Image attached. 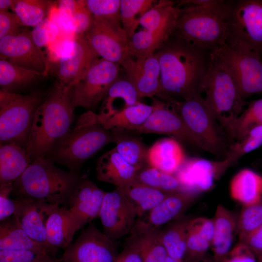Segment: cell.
<instances>
[{
    "mask_svg": "<svg viewBox=\"0 0 262 262\" xmlns=\"http://www.w3.org/2000/svg\"><path fill=\"white\" fill-rule=\"evenodd\" d=\"M16 0H0V11L8 10V8H12Z\"/></svg>",
    "mask_w": 262,
    "mask_h": 262,
    "instance_id": "obj_53",
    "label": "cell"
},
{
    "mask_svg": "<svg viewBox=\"0 0 262 262\" xmlns=\"http://www.w3.org/2000/svg\"><path fill=\"white\" fill-rule=\"evenodd\" d=\"M0 59L46 75L49 70L44 52L34 43L31 32L27 30L0 39Z\"/></svg>",
    "mask_w": 262,
    "mask_h": 262,
    "instance_id": "obj_16",
    "label": "cell"
},
{
    "mask_svg": "<svg viewBox=\"0 0 262 262\" xmlns=\"http://www.w3.org/2000/svg\"><path fill=\"white\" fill-rule=\"evenodd\" d=\"M157 1L153 0H120V19L129 40L136 32L140 18Z\"/></svg>",
    "mask_w": 262,
    "mask_h": 262,
    "instance_id": "obj_39",
    "label": "cell"
},
{
    "mask_svg": "<svg viewBox=\"0 0 262 262\" xmlns=\"http://www.w3.org/2000/svg\"><path fill=\"white\" fill-rule=\"evenodd\" d=\"M139 98L158 96L161 90L160 68L155 53L143 58L127 56L119 64Z\"/></svg>",
    "mask_w": 262,
    "mask_h": 262,
    "instance_id": "obj_20",
    "label": "cell"
},
{
    "mask_svg": "<svg viewBox=\"0 0 262 262\" xmlns=\"http://www.w3.org/2000/svg\"><path fill=\"white\" fill-rule=\"evenodd\" d=\"M160 229L137 236L140 252L143 262H165L168 257L160 236Z\"/></svg>",
    "mask_w": 262,
    "mask_h": 262,
    "instance_id": "obj_41",
    "label": "cell"
},
{
    "mask_svg": "<svg viewBox=\"0 0 262 262\" xmlns=\"http://www.w3.org/2000/svg\"><path fill=\"white\" fill-rule=\"evenodd\" d=\"M13 190V184L0 185V220L2 221L13 215L16 209L15 199L9 197Z\"/></svg>",
    "mask_w": 262,
    "mask_h": 262,
    "instance_id": "obj_49",
    "label": "cell"
},
{
    "mask_svg": "<svg viewBox=\"0 0 262 262\" xmlns=\"http://www.w3.org/2000/svg\"><path fill=\"white\" fill-rule=\"evenodd\" d=\"M121 189L133 205L139 218L155 207L168 194L141 183L135 179Z\"/></svg>",
    "mask_w": 262,
    "mask_h": 262,
    "instance_id": "obj_32",
    "label": "cell"
},
{
    "mask_svg": "<svg viewBox=\"0 0 262 262\" xmlns=\"http://www.w3.org/2000/svg\"><path fill=\"white\" fill-rule=\"evenodd\" d=\"M93 16L121 24L120 0H84Z\"/></svg>",
    "mask_w": 262,
    "mask_h": 262,
    "instance_id": "obj_44",
    "label": "cell"
},
{
    "mask_svg": "<svg viewBox=\"0 0 262 262\" xmlns=\"http://www.w3.org/2000/svg\"><path fill=\"white\" fill-rule=\"evenodd\" d=\"M183 262H215V261L213 256L207 254L200 258Z\"/></svg>",
    "mask_w": 262,
    "mask_h": 262,
    "instance_id": "obj_54",
    "label": "cell"
},
{
    "mask_svg": "<svg viewBox=\"0 0 262 262\" xmlns=\"http://www.w3.org/2000/svg\"><path fill=\"white\" fill-rule=\"evenodd\" d=\"M196 195L183 191L168 193L158 204L136 221L131 236H139L159 229V228L182 213ZM144 216V215H143Z\"/></svg>",
    "mask_w": 262,
    "mask_h": 262,
    "instance_id": "obj_21",
    "label": "cell"
},
{
    "mask_svg": "<svg viewBox=\"0 0 262 262\" xmlns=\"http://www.w3.org/2000/svg\"><path fill=\"white\" fill-rule=\"evenodd\" d=\"M154 108L153 103L148 105L139 101L125 108L101 123L110 131L115 130L131 131L143 125Z\"/></svg>",
    "mask_w": 262,
    "mask_h": 262,
    "instance_id": "obj_34",
    "label": "cell"
},
{
    "mask_svg": "<svg viewBox=\"0 0 262 262\" xmlns=\"http://www.w3.org/2000/svg\"><path fill=\"white\" fill-rule=\"evenodd\" d=\"M228 0L210 6L180 8L173 34L198 48L212 51L227 41Z\"/></svg>",
    "mask_w": 262,
    "mask_h": 262,
    "instance_id": "obj_5",
    "label": "cell"
},
{
    "mask_svg": "<svg viewBox=\"0 0 262 262\" xmlns=\"http://www.w3.org/2000/svg\"><path fill=\"white\" fill-rule=\"evenodd\" d=\"M155 108L145 123L131 131L137 134H166L176 140L200 148L199 143L175 109L169 103L156 98Z\"/></svg>",
    "mask_w": 262,
    "mask_h": 262,
    "instance_id": "obj_15",
    "label": "cell"
},
{
    "mask_svg": "<svg viewBox=\"0 0 262 262\" xmlns=\"http://www.w3.org/2000/svg\"><path fill=\"white\" fill-rule=\"evenodd\" d=\"M139 169L128 163L114 147L98 159L96 171L100 181L123 188L134 180Z\"/></svg>",
    "mask_w": 262,
    "mask_h": 262,
    "instance_id": "obj_24",
    "label": "cell"
},
{
    "mask_svg": "<svg viewBox=\"0 0 262 262\" xmlns=\"http://www.w3.org/2000/svg\"><path fill=\"white\" fill-rule=\"evenodd\" d=\"M0 262H60L48 253L31 250H0Z\"/></svg>",
    "mask_w": 262,
    "mask_h": 262,
    "instance_id": "obj_45",
    "label": "cell"
},
{
    "mask_svg": "<svg viewBox=\"0 0 262 262\" xmlns=\"http://www.w3.org/2000/svg\"><path fill=\"white\" fill-rule=\"evenodd\" d=\"M98 57L84 35H76L72 40L66 41L59 61L58 82L73 86Z\"/></svg>",
    "mask_w": 262,
    "mask_h": 262,
    "instance_id": "obj_17",
    "label": "cell"
},
{
    "mask_svg": "<svg viewBox=\"0 0 262 262\" xmlns=\"http://www.w3.org/2000/svg\"><path fill=\"white\" fill-rule=\"evenodd\" d=\"M189 220H179L165 229L160 230L161 241L169 257L183 261L186 252L187 228Z\"/></svg>",
    "mask_w": 262,
    "mask_h": 262,
    "instance_id": "obj_36",
    "label": "cell"
},
{
    "mask_svg": "<svg viewBox=\"0 0 262 262\" xmlns=\"http://www.w3.org/2000/svg\"><path fill=\"white\" fill-rule=\"evenodd\" d=\"M246 245L256 255L262 254V226L239 242Z\"/></svg>",
    "mask_w": 262,
    "mask_h": 262,
    "instance_id": "obj_52",
    "label": "cell"
},
{
    "mask_svg": "<svg viewBox=\"0 0 262 262\" xmlns=\"http://www.w3.org/2000/svg\"><path fill=\"white\" fill-rule=\"evenodd\" d=\"M45 76L44 73L17 66L6 60H0L1 90L17 93V91L26 87Z\"/></svg>",
    "mask_w": 262,
    "mask_h": 262,
    "instance_id": "obj_33",
    "label": "cell"
},
{
    "mask_svg": "<svg viewBox=\"0 0 262 262\" xmlns=\"http://www.w3.org/2000/svg\"><path fill=\"white\" fill-rule=\"evenodd\" d=\"M257 258L258 262H262V254L256 256Z\"/></svg>",
    "mask_w": 262,
    "mask_h": 262,
    "instance_id": "obj_56",
    "label": "cell"
},
{
    "mask_svg": "<svg viewBox=\"0 0 262 262\" xmlns=\"http://www.w3.org/2000/svg\"><path fill=\"white\" fill-rule=\"evenodd\" d=\"M165 262H183V261H179L168 256L166 258Z\"/></svg>",
    "mask_w": 262,
    "mask_h": 262,
    "instance_id": "obj_55",
    "label": "cell"
},
{
    "mask_svg": "<svg viewBox=\"0 0 262 262\" xmlns=\"http://www.w3.org/2000/svg\"><path fill=\"white\" fill-rule=\"evenodd\" d=\"M231 197L243 205L258 202L262 199V176L245 168L232 179L229 186Z\"/></svg>",
    "mask_w": 262,
    "mask_h": 262,
    "instance_id": "obj_29",
    "label": "cell"
},
{
    "mask_svg": "<svg viewBox=\"0 0 262 262\" xmlns=\"http://www.w3.org/2000/svg\"><path fill=\"white\" fill-rule=\"evenodd\" d=\"M214 230L213 218L197 217L189 220L186 252L183 262L197 259L207 254L211 248Z\"/></svg>",
    "mask_w": 262,
    "mask_h": 262,
    "instance_id": "obj_28",
    "label": "cell"
},
{
    "mask_svg": "<svg viewBox=\"0 0 262 262\" xmlns=\"http://www.w3.org/2000/svg\"><path fill=\"white\" fill-rule=\"evenodd\" d=\"M43 99L39 92L28 95L0 90V144L26 147L34 114Z\"/></svg>",
    "mask_w": 262,
    "mask_h": 262,
    "instance_id": "obj_8",
    "label": "cell"
},
{
    "mask_svg": "<svg viewBox=\"0 0 262 262\" xmlns=\"http://www.w3.org/2000/svg\"><path fill=\"white\" fill-rule=\"evenodd\" d=\"M124 249L117 255L114 262H143L137 239L131 237Z\"/></svg>",
    "mask_w": 262,
    "mask_h": 262,
    "instance_id": "obj_51",
    "label": "cell"
},
{
    "mask_svg": "<svg viewBox=\"0 0 262 262\" xmlns=\"http://www.w3.org/2000/svg\"><path fill=\"white\" fill-rule=\"evenodd\" d=\"M72 87L57 82L37 108L26 145L32 161L46 158L70 130L75 108Z\"/></svg>",
    "mask_w": 262,
    "mask_h": 262,
    "instance_id": "obj_2",
    "label": "cell"
},
{
    "mask_svg": "<svg viewBox=\"0 0 262 262\" xmlns=\"http://www.w3.org/2000/svg\"><path fill=\"white\" fill-rule=\"evenodd\" d=\"M185 159L181 146L174 138L160 139L148 150V165L169 174H174Z\"/></svg>",
    "mask_w": 262,
    "mask_h": 262,
    "instance_id": "obj_27",
    "label": "cell"
},
{
    "mask_svg": "<svg viewBox=\"0 0 262 262\" xmlns=\"http://www.w3.org/2000/svg\"><path fill=\"white\" fill-rule=\"evenodd\" d=\"M0 222V250H31L48 253L45 247L31 238L13 216Z\"/></svg>",
    "mask_w": 262,
    "mask_h": 262,
    "instance_id": "obj_31",
    "label": "cell"
},
{
    "mask_svg": "<svg viewBox=\"0 0 262 262\" xmlns=\"http://www.w3.org/2000/svg\"><path fill=\"white\" fill-rule=\"evenodd\" d=\"M222 262H258L254 253L244 244L239 242L232 248Z\"/></svg>",
    "mask_w": 262,
    "mask_h": 262,
    "instance_id": "obj_50",
    "label": "cell"
},
{
    "mask_svg": "<svg viewBox=\"0 0 262 262\" xmlns=\"http://www.w3.org/2000/svg\"><path fill=\"white\" fill-rule=\"evenodd\" d=\"M0 146V185H14L32 161L24 146L16 143Z\"/></svg>",
    "mask_w": 262,
    "mask_h": 262,
    "instance_id": "obj_26",
    "label": "cell"
},
{
    "mask_svg": "<svg viewBox=\"0 0 262 262\" xmlns=\"http://www.w3.org/2000/svg\"><path fill=\"white\" fill-rule=\"evenodd\" d=\"M46 248L49 255L55 254L72 243L77 231L75 221L65 206L52 205L45 222Z\"/></svg>",
    "mask_w": 262,
    "mask_h": 262,
    "instance_id": "obj_22",
    "label": "cell"
},
{
    "mask_svg": "<svg viewBox=\"0 0 262 262\" xmlns=\"http://www.w3.org/2000/svg\"><path fill=\"white\" fill-rule=\"evenodd\" d=\"M164 101L177 111L198 140L201 149L222 160L225 158L231 143L201 94L184 99H169Z\"/></svg>",
    "mask_w": 262,
    "mask_h": 262,
    "instance_id": "obj_7",
    "label": "cell"
},
{
    "mask_svg": "<svg viewBox=\"0 0 262 262\" xmlns=\"http://www.w3.org/2000/svg\"><path fill=\"white\" fill-rule=\"evenodd\" d=\"M23 25L15 13L8 10L0 11V39L18 34Z\"/></svg>",
    "mask_w": 262,
    "mask_h": 262,
    "instance_id": "obj_48",
    "label": "cell"
},
{
    "mask_svg": "<svg viewBox=\"0 0 262 262\" xmlns=\"http://www.w3.org/2000/svg\"><path fill=\"white\" fill-rule=\"evenodd\" d=\"M226 43L251 49L262 57V0L228 1Z\"/></svg>",
    "mask_w": 262,
    "mask_h": 262,
    "instance_id": "obj_10",
    "label": "cell"
},
{
    "mask_svg": "<svg viewBox=\"0 0 262 262\" xmlns=\"http://www.w3.org/2000/svg\"><path fill=\"white\" fill-rule=\"evenodd\" d=\"M50 8L46 0H17L11 8L23 26L35 27L44 20Z\"/></svg>",
    "mask_w": 262,
    "mask_h": 262,
    "instance_id": "obj_37",
    "label": "cell"
},
{
    "mask_svg": "<svg viewBox=\"0 0 262 262\" xmlns=\"http://www.w3.org/2000/svg\"><path fill=\"white\" fill-rule=\"evenodd\" d=\"M202 91L208 107L233 144L236 123L246 102L231 75L212 57Z\"/></svg>",
    "mask_w": 262,
    "mask_h": 262,
    "instance_id": "obj_6",
    "label": "cell"
},
{
    "mask_svg": "<svg viewBox=\"0 0 262 262\" xmlns=\"http://www.w3.org/2000/svg\"><path fill=\"white\" fill-rule=\"evenodd\" d=\"M98 217L103 232L112 240L131 233L137 217L132 203L120 188L105 192Z\"/></svg>",
    "mask_w": 262,
    "mask_h": 262,
    "instance_id": "obj_14",
    "label": "cell"
},
{
    "mask_svg": "<svg viewBox=\"0 0 262 262\" xmlns=\"http://www.w3.org/2000/svg\"><path fill=\"white\" fill-rule=\"evenodd\" d=\"M262 145V125L250 129L239 140L232 144L223 159L228 168L236 164L244 155L256 149Z\"/></svg>",
    "mask_w": 262,
    "mask_h": 262,
    "instance_id": "obj_40",
    "label": "cell"
},
{
    "mask_svg": "<svg viewBox=\"0 0 262 262\" xmlns=\"http://www.w3.org/2000/svg\"><path fill=\"white\" fill-rule=\"evenodd\" d=\"M82 176L58 167L46 158H39L32 161L15 182L11 194L16 198L65 206Z\"/></svg>",
    "mask_w": 262,
    "mask_h": 262,
    "instance_id": "obj_3",
    "label": "cell"
},
{
    "mask_svg": "<svg viewBox=\"0 0 262 262\" xmlns=\"http://www.w3.org/2000/svg\"><path fill=\"white\" fill-rule=\"evenodd\" d=\"M139 99L131 82L126 77H118L110 87L102 101L101 109L98 114L99 120L102 122L110 117L113 106L117 100H123L127 107L139 102Z\"/></svg>",
    "mask_w": 262,
    "mask_h": 262,
    "instance_id": "obj_35",
    "label": "cell"
},
{
    "mask_svg": "<svg viewBox=\"0 0 262 262\" xmlns=\"http://www.w3.org/2000/svg\"><path fill=\"white\" fill-rule=\"evenodd\" d=\"M211 51L173 34L155 52L160 68L163 100L190 98L202 94Z\"/></svg>",
    "mask_w": 262,
    "mask_h": 262,
    "instance_id": "obj_1",
    "label": "cell"
},
{
    "mask_svg": "<svg viewBox=\"0 0 262 262\" xmlns=\"http://www.w3.org/2000/svg\"><path fill=\"white\" fill-rule=\"evenodd\" d=\"M93 17L87 8L84 0H77L72 14L70 30L76 35H84L91 27Z\"/></svg>",
    "mask_w": 262,
    "mask_h": 262,
    "instance_id": "obj_46",
    "label": "cell"
},
{
    "mask_svg": "<svg viewBox=\"0 0 262 262\" xmlns=\"http://www.w3.org/2000/svg\"><path fill=\"white\" fill-rule=\"evenodd\" d=\"M135 180L165 193L183 191L181 185L175 175L164 172L149 165L138 171Z\"/></svg>",
    "mask_w": 262,
    "mask_h": 262,
    "instance_id": "obj_38",
    "label": "cell"
},
{
    "mask_svg": "<svg viewBox=\"0 0 262 262\" xmlns=\"http://www.w3.org/2000/svg\"><path fill=\"white\" fill-rule=\"evenodd\" d=\"M262 226V199L257 203L243 205L237 217V233L239 242Z\"/></svg>",
    "mask_w": 262,
    "mask_h": 262,
    "instance_id": "obj_42",
    "label": "cell"
},
{
    "mask_svg": "<svg viewBox=\"0 0 262 262\" xmlns=\"http://www.w3.org/2000/svg\"><path fill=\"white\" fill-rule=\"evenodd\" d=\"M211 55L231 75L244 99L262 94V57L259 54L225 43L212 50Z\"/></svg>",
    "mask_w": 262,
    "mask_h": 262,
    "instance_id": "obj_9",
    "label": "cell"
},
{
    "mask_svg": "<svg viewBox=\"0 0 262 262\" xmlns=\"http://www.w3.org/2000/svg\"><path fill=\"white\" fill-rule=\"evenodd\" d=\"M120 66L118 64L97 59L72 87L71 99L74 107L90 110L102 101L110 87L119 77Z\"/></svg>",
    "mask_w": 262,
    "mask_h": 262,
    "instance_id": "obj_11",
    "label": "cell"
},
{
    "mask_svg": "<svg viewBox=\"0 0 262 262\" xmlns=\"http://www.w3.org/2000/svg\"><path fill=\"white\" fill-rule=\"evenodd\" d=\"M111 132L116 150L128 163L139 169L148 165V149L134 132L125 130H115Z\"/></svg>",
    "mask_w": 262,
    "mask_h": 262,
    "instance_id": "obj_30",
    "label": "cell"
},
{
    "mask_svg": "<svg viewBox=\"0 0 262 262\" xmlns=\"http://www.w3.org/2000/svg\"><path fill=\"white\" fill-rule=\"evenodd\" d=\"M262 125V98L251 101L237 119L235 141L241 139L252 127Z\"/></svg>",
    "mask_w": 262,
    "mask_h": 262,
    "instance_id": "obj_43",
    "label": "cell"
},
{
    "mask_svg": "<svg viewBox=\"0 0 262 262\" xmlns=\"http://www.w3.org/2000/svg\"><path fill=\"white\" fill-rule=\"evenodd\" d=\"M15 199L16 209L12 216L31 238L46 249L45 222L53 205L29 199Z\"/></svg>",
    "mask_w": 262,
    "mask_h": 262,
    "instance_id": "obj_23",
    "label": "cell"
},
{
    "mask_svg": "<svg viewBox=\"0 0 262 262\" xmlns=\"http://www.w3.org/2000/svg\"><path fill=\"white\" fill-rule=\"evenodd\" d=\"M115 241L95 225L90 224L64 249L60 262H114L117 256Z\"/></svg>",
    "mask_w": 262,
    "mask_h": 262,
    "instance_id": "obj_12",
    "label": "cell"
},
{
    "mask_svg": "<svg viewBox=\"0 0 262 262\" xmlns=\"http://www.w3.org/2000/svg\"><path fill=\"white\" fill-rule=\"evenodd\" d=\"M228 168L223 161L199 158H185L174 174L184 192L197 195L212 189Z\"/></svg>",
    "mask_w": 262,
    "mask_h": 262,
    "instance_id": "obj_18",
    "label": "cell"
},
{
    "mask_svg": "<svg viewBox=\"0 0 262 262\" xmlns=\"http://www.w3.org/2000/svg\"><path fill=\"white\" fill-rule=\"evenodd\" d=\"M59 31L57 25L49 16L34 27L31 33L34 43L41 48L55 41Z\"/></svg>",
    "mask_w": 262,
    "mask_h": 262,
    "instance_id": "obj_47",
    "label": "cell"
},
{
    "mask_svg": "<svg viewBox=\"0 0 262 262\" xmlns=\"http://www.w3.org/2000/svg\"><path fill=\"white\" fill-rule=\"evenodd\" d=\"M84 35L94 51L101 58L119 65L130 53L127 35L121 24L94 16Z\"/></svg>",
    "mask_w": 262,
    "mask_h": 262,
    "instance_id": "obj_13",
    "label": "cell"
},
{
    "mask_svg": "<svg viewBox=\"0 0 262 262\" xmlns=\"http://www.w3.org/2000/svg\"><path fill=\"white\" fill-rule=\"evenodd\" d=\"M105 192L82 176L72 190L65 206L77 230L98 216Z\"/></svg>",
    "mask_w": 262,
    "mask_h": 262,
    "instance_id": "obj_19",
    "label": "cell"
},
{
    "mask_svg": "<svg viewBox=\"0 0 262 262\" xmlns=\"http://www.w3.org/2000/svg\"><path fill=\"white\" fill-rule=\"evenodd\" d=\"M237 217L223 206H217L213 218L214 230L211 246L215 262H222L232 249Z\"/></svg>",
    "mask_w": 262,
    "mask_h": 262,
    "instance_id": "obj_25",
    "label": "cell"
},
{
    "mask_svg": "<svg viewBox=\"0 0 262 262\" xmlns=\"http://www.w3.org/2000/svg\"><path fill=\"white\" fill-rule=\"evenodd\" d=\"M111 142V131L104 127L98 114L88 110L80 115L46 158L79 173L85 162Z\"/></svg>",
    "mask_w": 262,
    "mask_h": 262,
    "instance_id": "obj_4",
    "label": "cell"
}]
</instances>
